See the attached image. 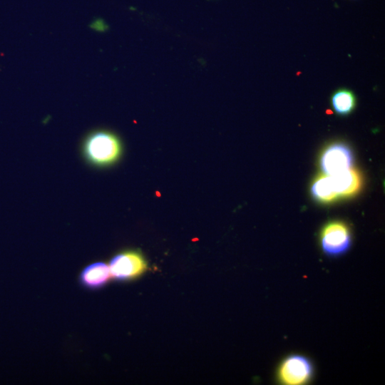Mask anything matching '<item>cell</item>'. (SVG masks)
Here are the masks:
<instances>
[{
  "mask_svg": "<svg viewBox=\"0 0 385 385\" xmlns=\"http://www.w3.org/2000/svg\"><path fill=\"white\" fill-rule=\"evenodd\" d=\"M83 153L91 164L100 167L110 165L121 155V142L118 136L110 131H94L85 139Z\"/></svg>",
  "mask_w": 385,
  "mask_h": 385,
  "instance_id": "obj_1",
  "label": "cell"
},
{
  "mask_svg": "<svg viewBox=\"0 0 385 385\" xmlns=\"http://www.w3.org/2000/svg\"><path fill=\"white\" fill-rule=\"evenodd\" d=\"M314 374L312 361L301 354H291L284 359L277 371L278 381L286 385H302L308 383Z\"/></svg>",
  "mask_w": 385,
  "mask_h": 385,
  "instance_id": "obj_2",
  "label": "cell"
},
{
  "mask_svg": "<svg viewBox=\"0 0 385 385\" xmlns=\"http://www.w3.org/2000/svg\"><path fill=\"white\" fill-rule=\"evenodd\" d=\"M111 275L117 281L135 279L147 270L143 256L137 251L127 250L115 255L109 265Z\"/></svg>",
  "mask_w": 385,
  "mask_h": 385,
  "instance_id": "obj_3",
  "label": "cell"
},
{
  "mask_svg": "<svg viewBox=\"0 0 385 385\" xmlns=\"http://www.w3.org/2000/svg\"><path fill=\"white\" fill-rule=\"evenodd\" d=\"M321 246L328 255L337 256L344 253L351 244V235L347 226L340 222L327 225L320 236Z\"/></svg>",
  "mask_w": 385,
  "mask_h": 385,
  "instance_id": "obj_4",
  "label": "cell"
},
{
  "mask_svg": "<svg viewBox=\"0 0 385 385\" xmlns=\"http://www.w3.org/2000/svg\"><path fill=\"white\" fill-rule=\"evenodd\" d=\"M353 155L343 143H334L327 147L320 159V166L327 175H332L351 168Z\"/></svg>",
  "mask_w": 385,
  "mask_h": 385,
  "instance_id": "obj_5",
  "label": "cell"
},
{
  "mask_svg": "<svg viewBox=\"0 0 385 385\" xmlns=\"http://www.w3.org/2000/svg\"><path fill=\"white\" fill-rule=\"evenodd\" d=\"M111 278L109 266L96 262L85 267L78 275L80 285L88 290H97L106 286Z\"/></svg>",
  "mask_w": 385,
  "mask_h": 385,
  "instance_id": "obj_6",
  "label": "cell"
},
{
  "mask_svg": "<svg viewBox=\"0 0 385 385\" xmlns=\"http://www.w3.org/2000/svg\"><path fill=\"white\" fill-rule=\"evenodd\" d=\"M329 176L337 197L352 196L359 190L361 185V175L351 168Z\"/></svg>",
  "mask_w": 385,
  "mask_h": 385,
  "instance_id": "obj_7",
  "label": "cell"
},
{
  "mask_svg": "<svg viewBox=\"0 0 385 385\" xmlns=\"http://www.w3.org/2000/svg\"><path fill=\"white\" fill-rule=\"evenodd\" d=\"M331 103L337 113L347 115L354 110L356 105V98L351 91L341 88L333 93Z\"/></svg>",
  "mask_w": 385,
  "mask_h": 385,
  "instance_id": "obj_8",
  "label": "cell"
},
{
  "mask_svg": "<svg viewBox=\"0 0 385 385\" xmlns=\"http://www.w3.org/2000/svg\"><path fill=\"white\" fill-rule=\"evenodd\" d=\"M311 191L313 196L322 202H329L337 198L334 192L330 178L325 174L319 176L314 180Z\"/></svg>",
  "mask_w": 385,
  "mask_h": 385,
  "instance_id": "obj_9",
  "label": "cell"
}]
</instances>
